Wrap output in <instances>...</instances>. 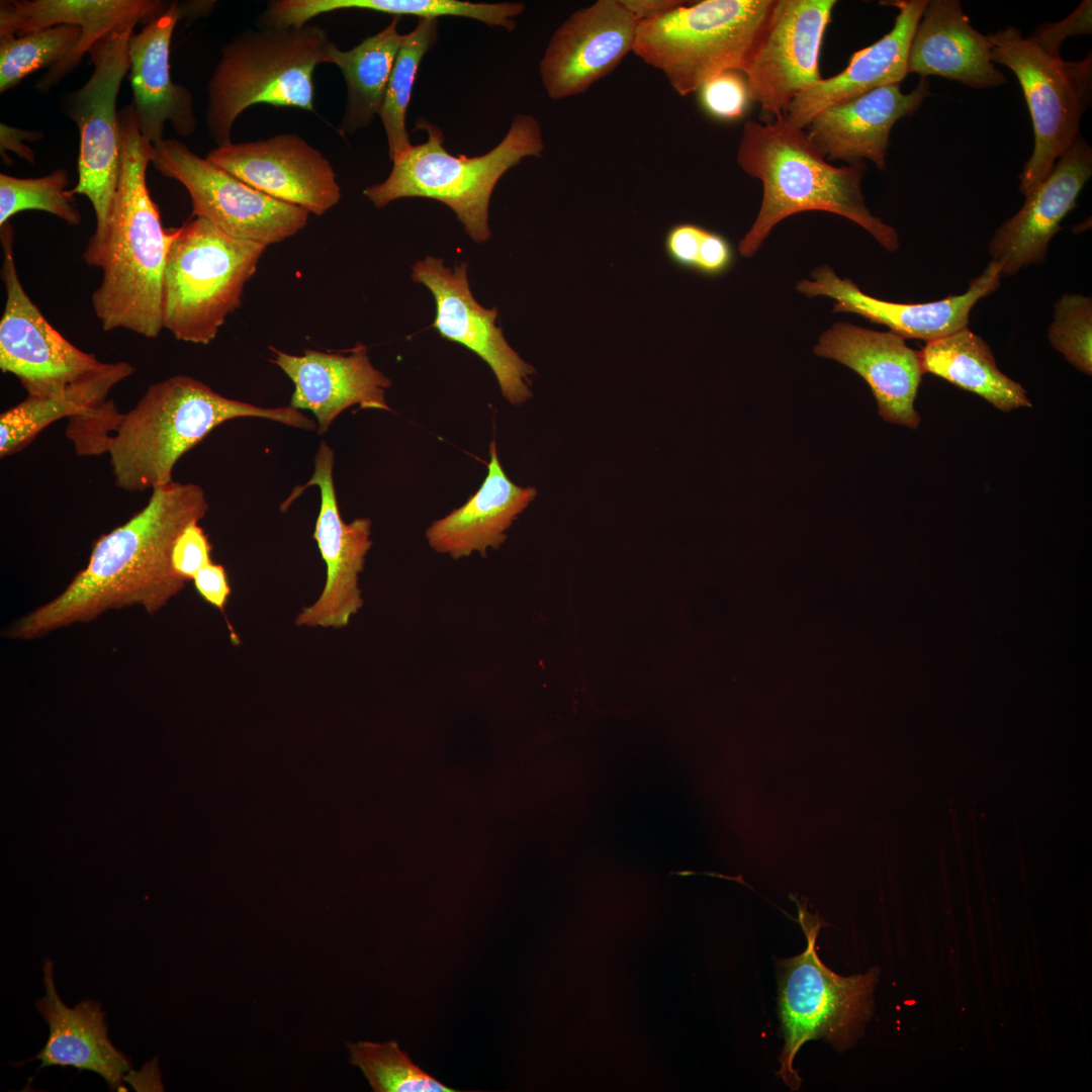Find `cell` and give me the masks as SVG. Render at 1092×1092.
<instances>
[{
  "mask_svg": "<svg viewBox=\"0 0 1092 1092\" xmlns=\"http://www.w3.org/2000/svg\"><path fill=\"white\" fill-rule=\"evenodd\" d=\"M334 460L333 449L322 441L311 477L304 485L296 486L282 507H288L311 485L320 488L321 506L312 538L326 564V581L317 600L296 616V626L343 628L363 606L358 582L372 545L371 521H343L333 479Z\"/></svg>",
  "mask_w": 1092,
  "mask_h": 1092,
  "instance_id": "15",
  "label": "cell"
},
{
  "mask_svg": "<svg viewBox=\"0 0 1092 1092\" xmlns=\"http://www.w3.org/2000/svg\"><path fill=\"white\" fill-rule=\"evenodd\" d=\"M399 17L348 51L332 44L327 63L338 66L347 86V101L338 131L353 134L369 126L382 107L387 83L404 34Z\"/></svg>",
  "mask_w": 1092,
  "mask_h": 1092,
  "instance_id": "31",
  "label": "cell"
},
{
  "mask_svg": "<svg viewBox=\"0 0 1092 1092\" xmlns=\"http://www.w3.org/2000/svg\"><path fill=\"white\" fill-rule=\"evenodd\" d=\"M811 278L797 284V290L809 296H827L835 300L833 311L856 313L872 323L885 325L903 339L934 341L953 334L969 324L977 303L1000 286L1001 267L989 262L972 279L966 292L923 303H898L863 293L847 278H839L827 265L811 272Z\"/></svg>",
  "mask_w": 1092,
  "mask_h": 1092,
  "instance_id": "19",
  "label": "cell"
},
{
  "mask_svg": "<svg viewBox=\"0 0 1092 1092\" xmlns=\"http://www.w3.org/2000/svg\"><path fill=\"white\" fill-rule=\"evenodd\" d=\"M192 580L198 595L224 615L232 592L225 568L211 562L200 569Z\"/></svg>",
  "mask_w": 1092,
  "mask_h": 1092,
  "instance_id": "44",
  "label": "cell"
},
{
  "mask_svg": "<svg viewBox=\"0 0 1092 1092\" xmlns=\"http://www.w3.org/2000/svg\"><path fill=\"white\" fill-rule=\"evenodd\" d=\"M919 356L923 373L971 391L1004 413L1031 406L1026 390L1001 372L989 345L968 327L927 342Z\"/></svg>",
  "mask_w": 1092,
  "mask_h": 1092,
  "instance_id": "30",
  "label": "cell"
},
{
  "mask_svg": "<svg viewBox=\"0 0 1092 1092\" xmlns=\"http://www.w3.org/2000/svg\"><path fill=\"white\" fill-rule=\"evenodd\" d=\"M797 921L806 936L805 950L779 962V1012L785 1044L779 1076L792 1091L801 1079L794 1059L808 1040L824 1038L836 1049L849 1046L862 1030L873 1008L878 974L875 969L848 977L830 971L819 959L816 940L825 922L807 909V899L790 894Z\"/></svg>",
  "mask_w": 1092,
  "mask_h": 1092,
  "instance_id": "9",
  "label": "cell"
},
{
  "mask_svg": "<svg viewBox=\"0 0 1092 1092\" xmlns=\"http://www.w3.org/2000/svg\"><path fill=\"white\" fill-rule=\"evenodd\" d=\"M734 262V250L721 234L705 229L695 272L715 277L725 273Z\"/></svg>",
  "mask_w": 1092,
  "mask_h": 1092,
  "instance_id": "43",
  "label": "cell"
},
{
  "mask_svg": "<svg viewBox=\"0 0 1092 1092\" xmlns=\"http://www.w3.org/2000/svg\"><path fill=\"white\" fill-rule=\"evenodd\" d=\"M416 127L427 131V141L394 160L388 177L363 194L377 208L405 197L441 201L455 212L473 241L486 242L491 236L489 200L497 181L524 158L542 156L545 147L538 120L517 114L504 139L476 157L449 154L443 131L424 117Z\"/></svg>",
  "mask_w": 1092,
  "mask_h": 1092,
  "instance_id": "6",
  "label": "cell"
},
{
  "mask_svg": "<svg viewBox=\"0 0 1092 1092\" xmlns=\"http://www.w3.org/2000/svg\"><path fill=\"white\" fill-rule=\"evenodd\" d=\"M704 232L705 228L692 222L669 228L663 241L667 259L680 269L695 272Z\"/></svg>",
  "mask_w": 1092,
  "mask_h": 1092,
  "instance_id": "42",
  "label": "cell"
},
{
  "mask_svg": "<svg viewBox=\"0 0 1092 1092\" xmlns=\"http://www.w3.org/2000/svg\"><path fill=\"white\" fill-rule=\"evenodd\" d=\"M269 349L275 355L271 361L294 384L289 405L311 412L318 434L326 433L341 413L355 404L391 411L385 400L391 381L372 365L365 345L357 344L348 355L311 349L292 355Z\"/></svg>",
  "mask_w": 1092,
  "mask_h": 1092,
  "instance_id": "22",
  "label": "cell"
},
{
  "mask_svg": "<svg viewBox=\"0 0 1092 1092\" xmlns=\"http://www.w3.org/2000/svg\"><path fill=\"white\" fill-rule=\"evenodd\" d=\"M156 0H8L0 4V35L69 24L82 29L75 50L49 68L35 88L49 92L68 75L91 47L114 29L131 22L150 20L162 9Z\"/></svg>",
  "mask_w": 1092,
  "mask_h": 1092,
  "instance_id": "26",
  "label": "cell"
},
{
  "mask_svg": "<svg viewBox=\"0 0 1092 1092\" xmlns=\"http://www.w3.org/2000/svg\"><path fill=\"white\" fill-rule=\"evenodd\" d=\"M698 92L705 111L723 120L741 117L750 100L746 79L739 71H724L713 76Z\"/></svg>",
  "mask_w": 1092,
  "mask_h": 1092,
  "instance_id": "39",
  "label": "cell"
},
{
  "mask_svg": "<svg viewBox=\"0 0 1092 1092\" xmlns=\"http://www.w3.org/2000/svg\"><path fill=\"white\" fill-rule=\"evenodd\" d=\"M468 263L452 268L443 259L426 256L412 266L411 277L425 285L436 302L433 323L438 334L471 350L488 364L495 375L503 396L514 405L532 396L529 376L534 367L526 363L509 345L502 329L495 326L497 308H485L471 293L467 278Z\"/></svg>",
  "mask_w": 1092,
  "mask_h": 1092,
  "instance_id": "16",
  "label": "cell"
},
{
  "mask_svg": "<svg viewBox=\"0 0 1092 1092\" xmlns=\"http://www.w3.org/2000/svg\"><path fill=\"white\" fill-rule=\"evenodd\" d=\"M208 508L195 483L172 481L152 489L142 510L94 542L87 565L63 593L7 627L4 637L32 640L133 605L154 615L186 582L171 562L176 538Z\"/></svg>",
  "mask_w": 1092,
  "mask_h": 1092,
  "instance_id": "1",
  "label": "cell"
},
{
  "mask_svg": "<svg viewBox=\"0 0 1092 1092\" xmlns=\"http://www.w3.org/2000/svg\"><path fill=\"white\" fill-rule=\"evenodd\" d=\"M488 471L479 489L464 505L436 520L426 531L438 553L459 559L488 548L498 549L507 530L536 496L534 487L514 483L505 473L495 442L489 445Z\"/></svg>",
  "mask_w": 1092,
  "mask_h": 1092,
  "instance_id": "29",
  "label": "cell"
},
{
  "mask_svg": "<svg viewBox=\"0 0 1092 1092\" xmlns=\"http://www.w3.org/2000/svg\"><path fill=\"white\" fill-rule=\"evenodd\" d=\"M814 353L856 372L870 386L879 415L886 421L918 428L914 401L922 378L919 352L893 332H879L847 323L826 330Z\"/></svg>",
  "mask_w": 1092,
  "mask_h": 1092,
  "instance_id": "20",
  "label": "cell"
},
{
  "mask_svg": "<svg viewBox=\"0 0 1092 1092\" xmlns=\"http://www.w3.org/2000/svg\"><path fill=\"white\" fill-rule=\"evenodd\" d=\"M211 544L198 523L188 525L176 538L171 551L175 572L190 580L207 564L211 563Z\"/></svg>",
  "mask_w": 1092,
  "mask_h": 1092,
  "instance_id": "40",
  "label": "cell"
},
{
  "mask_svg": "<svg viewBox=\"0 0 1092 1092\" xmlns=\"http://www.w3.org/2000/svg\"><path fill=\"white\" fill-rule=\"evenodd\" d=\"M53 962L46 960L43 970L44 997L35 1003L47 1021L50 1033L43 1049L33 1058L40 1068L72 1066L100 1075L111 1089L119 1090L128 1074L130 1063L111 1043L100 1003L84 1000L75 1007L66 1006L60 999L53 976Z\"/></svg>",
  "mask_w": 1092,
  "mask_h": 1092,
  "instance_id": "28",
  "label": "cell"
},
{
  "mask_svg": "<svg viewBox=\"0 0 1092 1092\" xmlns=\"http://www.w3.org/2000/svg\"><path fill=\"white\" fill-rule=\"evenodd\" d=\"M152 165L188 191L192 217L207 219L225 234L269 246L307 223L303 208L277 200L240 180L175 139L154 145Z\"/></svg>",
  "mask_w": 1092,
  "mask_h": 1092,
  "instance_id": "12",
  "label": "cell"
},
{
  "mask_svg": "<svg viewBox=\"0 0 1092 1092\" xmlns=\"http://www.w3.org/2000/svg\"><path fill=\"white\" fill-rule=\"evenodd\" d=\"M176 230L163 273V329L177 340L207 345L241 305L267 246L234 238L201 217Z\"/></svg>",
  "mask_w": 1092,
  "mask_h": 1092,
  "instance_id": "8",
  "label": "cell"
},
{
  "mask_svg": "<svg viewBox=\"0 0 1092 1092\" xmlns=\"http://www.w3.org/2000/svg\"><path fill=\"white\" fill-rule=\"evenodd\" d=\"M623 6L638 21H644L659 16L685 1L679 0H620Z\"/></svg>",
  "mask_w": 1092,
  "mask_h": 1092,
  "instance_id": "46",
  "label": "cell"
},
{
  "mask_svg": "<svg viewBox=\"0 0 1092 1092\" xmlns=\"http://www.w3.org/2000/svg\"><path fill=\"white\" fill-rule=\"evenodd\" d=\"M333 43L311 23L261 25L226 42L207 83L205 124L216 147L232 143L236 119L254 104L313 111V72Z\"/></svg>",
  "mask_w": 1092,
  "mask_h": 1092,
  "instance_id": "5",
  "label": "cell"
},
{
  "mask_svg": "<svg viewBox=\"0 0 1092 1092\" xmlns=\"http://www.w3.org/2000/svg\"><path fill=\"white\" fill-rule=\"evenodd\" d=\"M1091 0H1084L1067 18L1041 24L1028 37L1049 54L1060 56V48L1067 37L1091 33Z\"/></svg>",
  "mask_w": 1092,
  "mask_h": 1092,
  "instance_id": "41",
  "label": "cell"
},
{
  "mask_svg": "<svg viewBox=\"0 0 1092 1092\" xmlns=\"http://www.w3.org/2000/svg\"><path fill=\"white\" fill-rule=\"evenodd\" d=\"M81 37L82 29L69 24L32 30L17 37L0 35V92L15 87L29 74L64 60Z\"/></svg>",
  "mask_w": 1092,
  "mask_h": 1092,
  "instance_id": "35",
  "label": "cell"
},
{
  "mask_svg": "<svg viewBox=\"0 0 1092 1092\" xmlns=\"http://www.w3.org/2000/svg\"><path fill=\"white\" fill-rule=\"evenodd\" d=\"M639 22L620 0H598L573 12L552 34L540 61L552 99L584 93L633 52Z\"/></svg>",
  "mask_w": 1092,
  "mask_h": 1092,
  "instance_id": "18",
  "label": "cell"
},
{
  "mask_svg": "<svg viewBox=\"0 0 1092 1092\" xmlns=\"http://www.w3.org/2000/svg\"><path fill=\"white\" fill-rule=\"evenodd\" d=\"M136 24H124L91 47V76L61 102L62 111L76 123L80 134L78 182L71 190L90 200L96 216L95 232L83 253L85 262L104 242L117 185L120 130L116 100L130 68L128 42Z\"/></svg>",
  "mask_w": 1092,
  "mask_h": 1092,
  "instance_id": "11",
  "label": "cell"
},
{
  "mask_svg": "<svg viewBox=\"0 0 1092 1092\" xmlns=\"http://www.w3.org/2000/svg\"><path fill=\"white\" fill-rule=\"evenodd\" d=\"M1092 175V149L1080 135L1058 159L1049 176L1030 193L1022 207L1006 219L989 243L992 261L1001 276L1045 261L1061 221L1077 206V198Z\"/></svg>",
  "mask_w": 1092,
  "mask_h": 1092,
  "instance_id": "21",
  "label": "cell"
},
{
  "mask_svg": "<svg viewBox=\"0 0 1092 1092\" xmlns=\"http://www.w3.org/2000/svg\"><path fill=\"white\" fill-rule=\"evenodd\" d=\"M206 159L255 189L323 215L341 199L330 161L296 133L212 149Z\"/></svg>",
  "mask_w": 1092,
  "mask_h": 1092,
  "instance_id": "17",
  "label": "cell"
},
{
  "mask_svg": "<svg viewBox=\"0 0 1092 1092\" xmlns=\"http://www.w3.org/2000/svg\"><path fill=\"white\" fill-rule=\"evenodd\" d=\"M928 95L926 78L909 93H903L900 84L882 86L824 108L806 132L826 160L854 164L868 159L884 170L894 124L915 113Z\"/></svg>",
  "mask_w": 1092,
  "mask_h": 1092,
  "instance_id": "23",
  "label": "cell"
},
{
  "mask_svg": "<svg viewBox=\"0 0 1092 1092\" xmlns=\"http://www.w3.org/2000/svg\"><path fill=\"white\" fill-rule=\"evenodd\" d=\"M1052 346L1079 371L1092 374V299L1065 293L1055 303L1054 321L1048 331Z\"/></svg>",
  "mask_w": 1092,
  "mask_h": 1092,
  "instance_id": "38",
  "label": "cell"
},
{
  "mask_svg": "<svg viewBox=\"0 0 1092 1092\" xmlns=\"http://www.w3.org/2000/svg\"><path fill=\"white\" fill-rule=\"evenodd\" d=\"M350 1062L375 1092H455L418 1067L395 1040L348 1042Z\"/></svg>",
  "mask_w": 1092,
  "mask_h": 1092,
  "instance_id": "36",
  "label": "cell"
},
{
  "mask_svg": "<svg viewBox=\"0 0 1092 1092\" xmlns=\"http://www.w3.org/2000/svg\"><path fill=\"white\" fill-rule=\"evenodd\" d=\"M0 228L6 292L0 320V368L15 375L29 396L61 393L103 362L68 341L31 301L17 274L13 229L9 222Z\"/></svg>",
  "mask_w": 1092,
  "mask_h": 1092,
  "instance_id": "13",
  "label": "cell"
},
{
  "mask_svg": "<svg viewBox=\"0 0 1092 1092\" xmlns=\"http://www.w3.org/2000/svg\"><path fill=\"white\" fill-rule=\"evenodd\" d=\"M836 1L776 0L767 25L743 73L760 119L784 117L795 96L822 79V38Z\"/></svg>",
  "mask_w": 1092,
  "mask_h": 1092,
  "instance_id": "14",
  "label": "cell"
},
{
  "mask_svg": "<svg viewBox=\"0 0 1092 1092\" xmlns=\"http://www.w3.org/2000/svg\"><path fill=\"white\" fill-rule=\"evenodd\" d=\"M898 8L892 29L873 44L855 52L839 74L821 79L800 91L784 118L805 128L824 108L850 100L876 88L900 84L908 74V54L927 0L884 1Z\"/></svg>",
  "mask_w": 1092,
  "mask_h": 1092,
  "instance_id": "25",
  "label": "cell"
},
{
  "mask_svg": "<svg viewBox=\"0 0 1092 1092\" xmlns=\"http://www.w3.org/2000/svg\"><path fill=\"white\" fill-rule=\"evenodd\" d=\"M133 372L134 367L127 362H103L61 393L27 395L0 416V455L20 450L50 424L82 415L105 401L109 391Z\"/></svg>",
  "mask_w": 1092,
  "mask_h": 1092,
  "instance_id": "32",
  "label": "cell"
},
{
  "mask_svg": "<svg viewBox=\"0 0 1092 1092\" xmlns=\"http://www.w3.org/2000/svg\"><path fill=\"white\" fill-rule=\"evenodd\" d=\"M120 160L104 242L87 265L102 270L91 297L102 329L156 338L163 329V273L177 230L163 228L147 186L154 146L139 128L131 104L118 112Z\"/></svg>",
  "mask_w": 1092,
  "mask_h": 1092,
  "instance_id": "2",
  "label": "cell"
},
{
  "mask_svg": "<svg viewBox=\"0 0 1092 1092\" xmlns=\"http://www.w3.org/2000/svg\"><path fill=\"white\" fill-rule=\"evenodd\" d=\"M736 160L763 188L757 217L739 244L741 256L751 257L784 218L808 210L844 216L867 230L887 251L898 249L896 230L864 203L860 187L864 163L832 166L807 132L784 117L769 123L747 120Z\"/></svg>",
  "mask_w": 1092,
  "mask_h": 1092,
  "instance_id": "3",
  "label": "cell"
},
{
  "mask_svg": "<svg viewBox=\"0 0 1092 1092\" xmlns=\"http://www.w3.org/2000/svg\"><path fill=\"white\" fill-rule=\"evenodd\" d=\"M340 9H366L419 18L461 16L511 31L516 27L515 17L523 13L525 6L518 2L459 0H277L268 4L263 17L273 26H302L320 14Z\"/></svg>",
  "mask_w": 1092,
  "mask_h": 1092,
  "instance_id": "33",
  "label": "cell"
},
{
  "mask_svg": "<svg viewBox=\"0 0 1092 1092\" xmlns=\"http://www.w3.org/2000/svg\"><path fill=\"white\" fill-rule=\"evenodd\" d=\"M987 37L992 62L1014 73L1030 113L1034 146L1018 176L1019 190L1027 196L1081 135V117L1090 100L1091 54L1081 62L1064 61L1015 26Z\"/></svg>",
  "mask_w": 1092,
  "mask_h": 1092,
  "instance_id": "10",
  "label": "cell"
},
{
  "mask_svg": "<svg viewBox=\"0 0 1092 1092\" xmlns=\"http://www.w3.org/2000/svg\"><path fill=\"white\" fill-rule=\"evenodd\" d=\"M248 417L317 429L313 420L290 405L262 407L228 398L190 376L175 375L150 385L122 414L109 444L115 485L140 492L172 482L181 456L220 424Z\"/></svg>",
  "mask_w": 1092,
  "mask_h": 1092,
  "instance_id": "4",
  "label": "cell"
},
{
  "mask_svg": "<svg viewBox=\"0 0 1092 1092\" xmlns=\"http://www.w3.org/2000/svg\"><path fill=\"white\" fill-rule=\"evenodd\" d=\"M908 74L939 76L973 88L1007 82L991 59L987 35L969 21L958 0H930L913 34Z\"/></svg>",
  "mask_w": 1092,
  "mask_h": 1092,
  "instance_id": "27",
  "label": "cell"
},
{
  "mask_svg": "<svg viewBox=\"0 0 1092 1092\" xmlns=\"http://www.w3.org/2000/svg\"><path fill=\"white\" fill-rule=\"evenodd\" d=\"M182 13L177 2L171 3L128 42L131 106L142 135L153 145L162 140L167 121L182 136L192 134L197 125L192 93L170 75V43Z\"/></svg>",
  "mask_w": 1092,
  "mask_h": 1092,
  "instance_id": "24",
  "label": "cell"
},
{
  "mask_svg": "<svg viewBox=\"0 0 1092 1092\" xmlns=\"http://www.w3.org/2000/svg\"><path fill=\"white\" fill-rule=\"evenodd\" d=\"M68 173L56 169L38 178H17L0 175V226L23 210H41L56 215L70 225L81 222V212L75 204L74 193L66 190Z\"/></svg>",
  "mask_w": 1092,
  "mask_h": 1092,
  "instance_id": "37",
  "label": "cell"
},
{
  "mask_svg": "<svg viewBox=\"0 0 1092 1092\" xmlns=\"http://www.w3.org/2000/svg\"><path fill=\"white\" fill-rule=\"evenodd\" d=\"M438 18H419L416 27L404 34L397 52L378 114L392 162L413 146L406 130V111L421 62L438 39Z\"/></svg>",
  "mask_w": 1092,
  "mask_h": 1092,
  "instance_id": "34",
  "label": "cell"
},
{
  "mask_svg": "<svg viewBox=\"0 0 1092 1092\" xmlns=\"http://www.w3.org/2000/svg\"><path fill=\"white\" fill-rule=\"evenodd\" d=\"M0 128H1V134H0L1 155L6 150H10V151L16 153L22 159H25V160L33 163L34 162V155H33L32 151L22 143V141L26 140V139H29V140H32V141L38 140V139L42 138V135H43L42 132H40V131L39 132L38 131H32V130H24V129H21V128H16V127H13V126H9V125H7L5 123H1Z\"/></svg>",
  "mask_w": 1092,
  "mask_h": 1092,
  "instance_id": "45",
  "label": "cell"
},
{
  "mask_svg": "<svg viewBox=\"0 0 1092 1092\" xmlns=\"http://www.w3.org/2000/svg\"><path fill=\"white\" fill-rule=\"evenodd\" d=\"M776 0H703L639 22L633 53L680 96L724 71L745 72Z\"/></svg>",
  "mask_w": 1092,
  "mask_h": 1092,
  "instance_id": "7",
  "label": "cell"
}]
</instances>
